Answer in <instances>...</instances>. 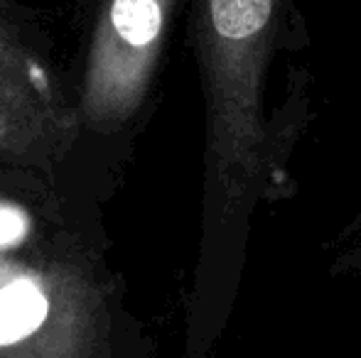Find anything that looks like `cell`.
<instances>
[{
    "instance_id": "obj_4",
    "label": "cell",
    "mask_w": 361,
    "mask_h": 358,
    "mask_svg": "<svg viewBox=\"0 0 361 358\" xmlns=\"http://www.w3.org/2000/svg\"><path fill=\"white\" fill-rule=\"evenodd\" d=\"M324 270L332 280L361 282V209L324 245Z\"/></svg>"
},
{
    "instance_id": "obj_5",
    "label": "cell",
    "mask_w": 361,
    "mask_h": 358,
    "mask_svg": "<svg viewBox=\"0 0 361 358\" xmlns=\"http://www.w3.org/2000/svg\"><path fill=\"white\" fill-rule=\"evenodd\" d=\"M286 5H288L290 15H293L295 20H302V18H300V15H298V10H295V0H286Z\"/></svg>"
},
{
    "instance_id": "obj_2",
    "label": "cell",
    "mask_w": 361,
    "mask_h": 358,
    "mask_svg": "<svg viewBox=\"0 0 361 358\" xmlns=\"http://www.w3.org/2000/svg\"><path fill=\"white\" fill-rule=\"evenodd\" d=\"M177 0H104L81 82L79 115L116 130L145 106Z\"/></svg>"
},
{
    "instance_id": "obj_3",
    "label": "cell",
    "mask_w": 361,
    "mask_h": 358,
    "mask_svg": "<svg viewBox=\"0 0 361 358\" xmlns=\"http://www.w3.org/2000/svg\"><path fill=\"white\" fill-rule=\"evenodd\" d=\"M69 135V115L39 64L0 37V158L42 162L67 145Z\"/></svg>"
},
{
    "instance_id": "obj_1",
    "label": "cell",
    "mask_w": 361,
    "mask_h": 358,
    "mask_svg": "<svg viewBox=\"0 0 361 358\" xmlns=\"http://www.w3.org/2000/svg\"><path fill=\"white\" fill-rule=\"evenodd\" d=\"M190 34L204 96V285L209 326L231 312L261 206L295 194L293 158L312 120V77L290 69V96L266 108L278 49L307 47L286 0H192Z\"/></svg>"
}]
</instances>
